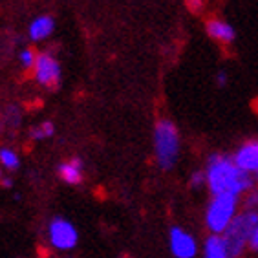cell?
I'll list each match as a JSON object with an SVG mask.
<instances>
[{"label": "cell", "mask_w": 258, "mask_h": 258, "mask_svg": "<svg viewBox=\"0 0 258 258\" xmlns=\"http://www.w3.org/2000/svg\"><path fill=\"white\" fill-rule=\"evenodd\" d=\"M205 179H207V187L213 196H218V194L242 196L243 192L254 189L253 174L243 172L234 163L233 156L222 154V152L209 156L207 167H205Z\"/></svg>", "instance_id": "6da1fadb"}, {"label": "cell", "mask_w": 258, "mask_h": 258, "mask_svg": "<svg viewBox=\"0 0 258 258\" xmlns=\"http://www.w3.org/2000/svg\"><path fill=\"white\" fill-rule=\"evenodd\" d=\"M154 154L161 170L174 169L179 156V132L170 119H159L154 126Z\"/></svg>", "instance_id": "7a4b0ae2"}, {"label": "cell", "mask_w": 258, "mask_h": 258, "mask_svg": "<svg viewBox=\"0 0 258 258\" xmlns=\"http://www.w3.org/2000/svg\"><path fill=\"white\" fill-rule=\"evenodd\" d=\"M258 225V211L253 209H243L242 213H238L233 218V222L225 229V233L222 234L227 243V251L231 258H240L245 249H247V242L251 238L253 231Z\"/></svg>", "instance_id": "3957f363"}, {"label": "cell", "mask_w": 258, "mask_h": 258, "mask_svg": "<svg viewBox=\"0 0 258 258\" xmlns=\"http://www.w3.org/2000/svg\"><path fill=\"white\" fill-rule=\"evenodd\" d=\"M240 196L234 194H218L213 196L211 204L205 211V227L211 231V234H224L229 224L238 214Z\"/></svg>", "instance_id": "277c9868"}, {"label": "cell", "mask_w": 258, "mask_h": 258, "mask_svg": "<svg viewBox=\"0 0 258 258\" xmlns=\"http://www.w3.org/2000/svg\"><path fill=\"white\" fill-rule=\"evenodd\" d=\"M33 77L42 88L57 90L60 85V64L55 59V55L42 51L37 55L33 66Z\"/></svg>", "instance_id": "5b68a950"}, {"label": "cell", "mask_w": 258, "mask_h": 258, "mask_svg": "<svg viewBox=\"0 0 258 258\" xmlns=\"http://www.w3.org/2000/svg\"><path fill=\"white\" fill-rule=\"evenodd\" d=\"M48 238H50L51 247H55L57 251H72L77 247L79 233L68 220L53 218L48 225Z\"/></svg>", "instance_id": "8992f818"}, {"label": "cell", "mask_w": 258, "mask_h": 258, "mask_svg": "<svg viewBox=\"0 0 258 258\" xmlns=\"http://www.w3.org/2000/svg\"><path fill=\"white\" fill-rule=\"evenodd\" d=\"M169 245L174 258H196V254H198L196 238L181 227H170Z\"/></svg>", "instance_id": "52a82bcc"}, {"label": "cell", "mask_w": 258, "mask_h": 258, "mask_svg": "<svg viewBox=\"0 0 258 258\" xmlns=\"http://www.w3.org/2000/svg\"><path fill=\"white\" fill-rule=\"evenodd\" d=\"M233 159L243 172L256 176L258 174V139H251V141H245L243 145H240L238 150L233 154Z\"/></svg>", "instance_id": "ba28073f"}, {"label": "cell", "mask_w": 258, "mask_h": 258, "mask_svg": "<svg viewBox=\"0 0 258 258\" xmlns=\"http://www.w3.org/2000/svg\"><path fill=\"white\" fill-rule=\"evenodd\" d=\"M205 31L213 40L220 42V44H233L234 39H236V31L229 22L214 17V19H209L205 22Z\"/></svg>", "instance_id": "9c48e42d"}, {"label": "cell", "mask_w": 258, "mask_h": 258, "mask_svg": "<svg viewBox=\"0 0 258 258\" xmlns=\"http://www.w3.org/2000/svg\"><path fill=\"white\" fill-rule=\"evenodd\" d=\"M85 161L81 158H72L57 167L59 178L68 185H81L85 179Z\"/></svg>", "instance_id": "30bf717a"}, {"label": "cell", "mask_w": 258, "mask_h": 258, "mask_svg": "<svg viewBox=\"0 0 258 258\" xmlns=\"http://www.w3.org/2000/svg\"><path fill=\"white\" fill-rule=\"evenodd\" d=\"M53 28H55L53 17L40 15V17H37V19L31 20L30 28H28V35H30V39L33 40V42H37V40H44L53 33Z\"/></svg>", "instance_id": "8fae6325"}, {"label": "cell", "mask_w": 258, "mask_h": 258, "mask_svg": "<svg viewBox=\"0 0 258 258\" xmlns=\"http://www.w3.org/2000/svg\"><path fill=\"white\" fill-rule=\"evenodd\" d=\"M204 258H231L222 234H209L204 243Z\"/></svg>", "instance_id": "7c38bea8"}, {"label": "cell", "mask_w": 258, "mask_h": 258, "mask_svg": "<svg viewBox=\"0 0 258 258\" xmlns=\"http://www.w3.org/2000/svg\"><path fill=\"white\" fill-rule=\"evenodd\" d=\"M53 134H55V124L51 121H42L40 124L33 126L30 136L33 141H42V139H50Z\"/></svg>", "instance_id": "4fadbf2b"}, {"label": "cell", "mask_w": 258, "mask_h": 258, "mask_svg": "<svg viewBox=\"0 0 258 258\" xmlns=\"http://www.w3.org/2000/svg\"><path fill=\"white\" fill-rule=\"evenodd\" d=\"M0 163L8 170H17L20 165V158L13 149H0Z\"/></svg>", "instance_id": "5bb4252c"}, {"label": "cell", "mask_w": 258, "mask_h": 258, "mask_svg": "<svg viewBox=\"0 0 258 258\" xmlns=\"http://www.w3.org/2000/svg\"><path fill=\"white\" fill-rule=\"evenodd\" d=\"M37 55H39V53H35L31 48H24V50L20 51L19 60H20V64H22V68H24V70H33L35 60H37Z\"/></svg>", "instance_id": "9a60e30c"}, {"label": "cell", "mask_w": 258, "mask_h": 258, "mask_svg": "<svg viewBox=\"0 0 258 258\" xmlns=\"http://www.w3.org/2000/svg\"><path fill=\"white\" fill-rule=\"evenodd\" d=\"M189 185L192 189H202L204 185H207V179H205V170H194L192 176L189 179Z\"/></svg>", "instance_id": "2e32d148"}, {"label": "cell", "mask_w": 258, "mask_h": 258, "mask_svg": "<svg viewBox=\"0 0 258 258\" xmlns=\"http://www.w3.org/2000/svg\"><path fill=\"white\" fill-rule=\"evenodd\" d=\"M245 194H247V196H245V202H243L245 209L258 211V189H251L249 192H245Z\"/></svg>", "instance_id": "e0dca14e"}, {"label": "cell", "mask_w": 258, "mask_h": 258, "mask_svg": "<svg viewBox=\"0 0 258 258\" xmlns=\"http://www.w3.org/2000/svg\"><path fill=\"white\" fill-rule=\"evenodd\" d=\"M185 4H187V8H189L190 13L198 15V13H202V11H204L205 0H185Z\"/></svg>", "instance_id": "ac0fdd59"}, {"label": "cell", "mask_w": 258, "mask_h": 258, "mask_svg": "<svg viewBox=\"0 0 258 258\" xmlns=\"http://www.w3.org/2000/svg\"><path fill=\"white\" fill-rule=\"evenodd\" d=\"M247 247L251 249L253 253H256V254H258V225H256V229L253 231V234H251V238H249Z\"/></svg>", "instance_id": "d6986e66"}, {"label": "cell", "mask_w": 258, "mask_h": 258, "mask_svg": "<svg viewBox=\"0 0 258 258\" xmlns=\"http://www.w3.org/2000/svg\"><path fill=\"white\" fill-rule=\"evenodd\" d=\"M227 83H229L227 74H225L224 70H222V72H218V74H216V85H218L220 88H224V86H227Z\"/></svg>", "instance_id": "ffe728a7"}, {"label": "cell", "mask_w": 258, "mask_h": 258, "mask_svg": "<svg viewBox=\"0 0 258 258\" xmlns=\"http://www.w3.org/2000/svg\"><path fill=\"white\" fill-rule=\"evenodd\" d=\"M0 185H2L4 189H11V187H13V179H11V178H2V179H0Z\"/></svg>", "instance_id": "44dd1931"}, {"label": "cell", "mask_w": 258, "mask_h": 258, "mask_svg": "<svg viewBox=\"0 0 258 258\" xmlns=\"http://www.w3.org/2000/svg\"><path fill=\"white\" fill-rule=\"evenodd\" d=\"M0 179H2V172H0Z\"/></svg>", "instance_id": "7402d4cb"}, {"label": "cell", "mask_w": 258, "mask_h": 258, "mask_svg": "<svg viewBox=\"0 0 258 258\" xmlns=\"http://www.w3.org/2000/svg\"><path fill=\"white\" fill-rule=\"evenodd\" d=\"M256 179H258V174H256Z\"/></svg>", "instance_id": "603a6c76"}]
</instances>
